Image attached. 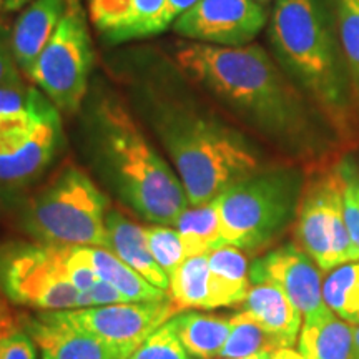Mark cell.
<instances>
[{"mask_svg":"<svg viewBox=\"0 0 359 359\" xmlns=\"http://www.w3.org/2000/svg\"><path fill=\"white\" fill-rule=\"evenodd\" d=\"M353 338H354V359H359V325L353 326Z\"/></svg>","mask_w":359,"mask_h":359,"instance_id":"38","label":"cell"},{"mask_svg":"<svg viewBox=\"0 0 359 359\" xmlns=\"http://www.w3.org/2000/svg\"><path fill=\"white\" fill-rule=\"evenodd\" d=\"M257 2H268V0H257Z\"/></svg>","mask_w":359,"mask_h":359,"instance_id":"40","label":"cell"},{"mask_svg":"<svg viewBox=\"0 0 359 359\" xmlns=\"http://www.w3.org/2000/svg\"><path fill=\"white\" fill-rule=\"evenodd\" d=\"M67 8V0H32L20 13L11 34L12 53L17 65L27 75L55 32Z\"/></svg>","mask_w":359,"mask_h":359,"instance_id":"16","label":"cell"},{"mask_svg":"<svg viewBox=\"0 0 359 359\" xmlns=\"http://www.w3.org/2000/svg\"><path fill=\"white\" fill-rule=\"evenodd\" d=\"M87 293L90 294V298H92L93 306H109V304L130 303L114 285H110V283L105 280H100V278H98L95 285L92 286V290L87 291Z\"/></svg>","mask_w":359,"mask_h":359,"instance_id":"35","label":"cell"},{"mask_svg":"<svg viewBox=\"0 0 359 359\" xmlns=\"http://www.w3.org/2000/svg\"><path fill=\"white\" fill-rule=\"evenodd\" d=\"M127 359H195L175 333L172 323L161 325Z\"/></svg>","mask_w":359,"mask_h":359,"instance_id":"29","label":"cell"},{"mask_svg":"<svg viewBox=\"0 0 359 359\" xmlns=\"http://www.w3.org/2000/svg\"><path fill=\"white\" fill-rule=\"evenodd\" d=\"M296 243L321 271L359 262L343 213V190L338 170L314 182L299 201Z\"/></svg>","mask_w":359,"mask_h":359,"instance_id":"9","label":"cell"},{"mask_svg":"<svg viewBox=\"0 0 359 359\" xmlns=\"http://www.w3.org/2000/svg\"><path fill=\"white\" fill-rule=\"evenodd\" d=\"M257 0H200L172 25L175 34L217 47L250 45L266 25Z\"/></svg>","mask_w":359,"mask_h":359,"instance_id":"12","label":"cell"},{"mask_svg":"<svg viewBox=\"0 0 359 359\" xmlns=\"http://www.w3.org/2000/svg\"><path fill=\"white\" fill-rule=\"evenodd\" d=\"M98 161L125 203L151 224L173 226L190 206L172 167L156 154L128 111L103 100L90 116Z\"/></svg>","mask_w":359,"mask_h":359,"instance_id":"2","label":"cell"},{"mask_svg":"<svg viewBox=\"0 0 359 359\" xmlns=\"http://www.w3.org/2000/svg\"><path fill=\"white\" fill-rule=\"evenodd\" d=\"M145 233L148 250L151 257L158 263V266L167 273L168 278L173 275L183 262H187L190 257L188 248L182 235L172 226L165 224H151V226L143 228Z\"/></svg>","mask_w":359,"mask_h":359,"instance_id":"28","label":"cell"},{"mask_svg":"<svg viewBox=\"0 0 359 359\" xmlns=\"http://www.w3.org/2000/svg\"><path fill=\"white\" fill-rule=\"evenodd\" d=\"M336 19L349 82L359 93V0H338Z\"/></svg>","mask_w":359,"mask_h":359,"instance_id":"27","label":"cell"},{"mask_svg":"<svg viewBox=\"0 0 359 359\" xmlns=\"http://www.w3.org/2000/svg\"><path fill=\"white\" fill-rule=\"evenodd\" d=\"M208 253L188 258L170 276V298L182 309H212V288H210Z\"/></svg>","mask_w":359,"mask_h":359,"instance_id":"23","label":"cell"},{"mask_svg":"<svg viewBox=\"0 0 359 359\" xmlns=\"http://www.w3.org/2000/svg\"><path fill=\"white\" fill-rule=\"evenodd\" d=\"M338 170L343 190V213L354 248L359 253V168L351 160H343Z\"/></svg>","mask_w":359,"mask_h":359,"instance_id":"30","label":"cell"},{"mask_svg":"<svg viewBox=\"0 0 359 359\" xmlns=\"http://www.w3.org/2000/svg\"><path fill=\"white\" fill-rule=\"evenodd\" d=\"M62 133L60 110L39 90L19 118L0 125V183L20 185L50 163Z\"/></svg>","mask_w":359,"mask_h":359,"instance_id":"10","label":"cell"},{"mask_svg":"<svg viewBox=\"0 0 359 359\" xmlns=\"http://www.w3.org/2000/svg\"><path fill=\"white\" fill-rule=\"evenodd\" d=\"M67 245H19L0 253V286L13 303L64 311L77 306L79 291L67 269Z\"/></svg>","mask_w":359,"mask_h":359,"instance_id":"8","label":"cell"},{"mask_svg":"<svg viewBox=\"0 0 359 359\" xmlns=\"http://www.w3.org/2000/svg\"><path fill=\"white\" fill-rule=\"evenodd\" d=\"M88 250L98 278L114 285L130 303L163 302L170 298L167 291L156 288L155 285L147 281L140 273L135 271L110 250L100 246H88Z\"/></svg>","mask_w":359,"mask_h":359,"instance_id":"22","label":"cell"},{"mask_svg":"<svg viewBox=\"0 0 359 359\" xmlns=\"http://www.w3.org/2000/svg\"><path fill=\"white\" fill-rule=\"evenodd\" d=\"M175 57L187 77L264 132L286 137L304 125L302 100L259 45L196 42L178 47Z\"/></svg>","mask_w":359,"mask_h":359,"instance_id":"1","label":"cell"},{"mask_svg":"<svg viewBox=\"0 0 359 359\" xmlns=\"http://www.w3.org/2000/svg\"><path fill=\"white\" fill-rule=\"evenodd\" d=\"M19 65H17L15 58L12 53L11 35L6 29L0 27V87L13 82H19Z\"/></svg>","mask_w":359,"mask_h":359,"instance_id":"34","label":"cell"},{"mask_svg":"<svg viewBox=\"0 0 359 359\" xmlns=\"http://www.w3.org/2000/svg\"><path fill=\"white\" fill-rule=\"evenodd\" d=\"M269 40L294 82L331 115L343 114L346 79L321 0H278Z\"/></svg>","mask_w":359,"mask_h":359,"instance_id":"4","label":"cell"},{"mask_svg":"<svg viewBox=\"0 0 359 359\" xmlns=\"http://www.w3.org/2000/svg\"><path fill=\"white\" fill-rule=\"evenodd\" d=\"M250 283L278 286L302 311L303 320L327 309L320 268L294 243L283 245L255 259L250 266Z\"/></svg>","mask_w":359,"mask_h":359,"instance_id":"13","label":"cell"},{"mask_svg":"<svg viewBox=\"0 0 359 359\" xmlns=\"http://www.w3.org/2000/svg\"><path fill=\"white\" fill-rule=\"evenodd\" d=\"M30 2H32V0H4V7H6V11L8 12H15Z\"/></svg>","mask_w":359,"mask_h":359,"instance_id":"37","label":"cell"},{"mask_svg":"<svg viewBox=\"0 0 359 359\" xmlns=\"http://www.w3.org/2000/svg\"><path fill=\"white\" fill-rule=\"evenodd\" d=\"M222 246L255 251L291 223L302 201V177L291 170L257 172L215 198Z\"/></svg>","mask_w":359,"mask_h":359,"instance_id":"6","label":"cell"},{"mask_svg":"<svg viewBox=\"0 0 359 359\" xmlns=\"http://www.w3.org/2000/svg\"><path fill=\"white\" fill-rule=\"evenodd\" d=\"M32 90V87H27L22 80L0 87V125L25 114L29 109Z\"/></svg>","mask_w":359,"mask_h":359,"instance_id":"32","label":"cell"},{"mask_svg":"<svg viewBox=\"0 0 359 359\" xmlns=\"http://www.w3.org/2000/svg\"><path fill=\"white\" fill-rule=\"evenodd\" d=\"M109 200L79 167L60 170L29 200L22 224L43 243L109 250Z\"/></svg>","mask_w":359,"mask_h":359,"instance_id":"5","label":"cell"},{"mask_svg":"<svg viewBox=\"0 0 359 359\" xmlns=\"http://www.w3.org/2000/svg\"><path fill=\"white\" fill-rule=\"evenodd\" d=\"M168 321L188 354L195 359L218 358L231 330V318L217 314L177 313Z\"/></svg>","mask_w":359,"mask_h":359,"instance_id":"21","label":"cell"},{"mask_svg":"<svg viewBox=\"0 0 359 359\" xmlns=\"http://www.w3.org/2000/svg\"><path fill=\"white\" fill-rule=\"evenodd\" d=\"M0 359H37L32 336L11 326L0 327Z\"/></svg>","mask_w":359,"mask_h":359,"instance_id":"33","label":"cell"},{"mask_svg":"<svg viewBox=\"0 0 359 359\" xmlns=\"http://www.w3.org/2000/svg\"><path fill=\"white\" fill-rule=\"evenodd\" d=\"M92 65L87 17L80 0H67L64 15L29 77L58 110L74 114L87 93Z\"/></svg>","mask_w":359,"mask_h":359,"instance_id":"7","label":"cell"},{"mask_svg":"<svg viewBox=\"0 0 359 359\" xmlns=\"http://www.w3.org/2000/svg\"><path fill=\"white\" fill-rule=\"evenodd\" d=\"M296 349L302 359H354L353 326L327 308L303 320Z\"/></svg>","mask_w":359,"mask_h":359,"instance_id":"19","label":"cell"},{"mask_svg":"<svg viewBox=\"0 0 359 359\" xmlns=\"http://www.w3.org/2000/svg\"><path fill=\"white\" fill-rule=\"evenodd\" d=\"M212 309L243 304L251 288L248 259L235 246H219L208 253Z\"/></svg>","mask_w":359,"mask_h":359,"instance_id":"20","label":"cell"},{"mask_svg":"<svg viewBox=\"0 0 359 359\" xmlns=\"http://www.w3.org/2000/svg\"><path fill=\"white\" fill-rule=\"evenodd\" d=\"M173 228L185 240L190 257L206 255L222 246L219 238V213L217 201L188 206L177 218Z\"/></svg>","mask_w":359,"mask_h":359,"instance_id":"24","label":"cell"},{"mask_svg":"<svg viewBox=\"0 0 359 359\" xmlns=\"http://www.w3.org/2000/svg\"><path fill=\"white\" fill-rule=\"evenodd\" d=\"M273 351H262L257 354H251V356H245V358H230V359H271Z\"/></svg>","mask_w":359,"mask_h":359,"instance_id":"39","label":"cell"},{"mask_svg":"<svg viewBox=\"0 0 359 359\" xmlns=\"http://www.w3.org/2000/svg\"><path fill=\"white\" fill-rule=\"evenodd\" d=\"M165 0H90V19L110 42L145 39L158 32Z\"/></svg>","mask_w":359,"mask_h":359,"instance_id":"14","label":"cell"},{"mask_svg":"<svg viewBox=\"0 0 359 359\" xmlns=\"http://www.w3.org/2000/svg\"><path fill=\"white\" fill-rule=\"evenodd\" d=\"M27 333L39 346L42 359H122L105 343L55 321L48 313L30 321Z\"/></svg>","mask_w":359,"mask_h":359,"instance_id":"17","label":"cell"},{"mask_svg":"<svg viewBox=\"0 0 359 359\" xmlns=\"http://www.w3.org/2000/svg\"><path fill=\"white\" fill-rule=\"evenodd\" d=\"M198 2L200 0H165V7L158 19V32H165L170 25L175 24L178 17H182Z\"/></svg>","mask_w":359,"mask_h":359,"instance_id":"36","label":"cell"},{"mask_svg":"<svg viewBox=\"0 0 359 359\" xmlns=\"http://www.w3.org/2000/svg\"><path fill=\"white\" fill-rule=\"evenodd\" d=\"M67 269L72 285L77 288L79 293H87L98 280L88 246H69Z\"/></svg>","mask_w":359,"mask_h":359,"instance_id":"31","label":"cell"},{"mask_svg":"<svg viewBox=\"0 0 359 359\" xmlns=\"http://www.w3.org/2000/svg\"><path fill=\"white\" fill-rule=\"evenodd\" d=\"M107 233H109V250L111 253L140 273L156 288L168 293L170 278L151 257L142 226L123 217L122 213L110 210L107 215Z\"/></svg>","mask_w":359,"mask_h":359,"instance_id":"18","label":"cell"},{"mask_svg":"<svg viewBox=\"0 0 359 359\" xmlns=\"http://www.w3.org/2000/svg\"><path fill=\"white\" fill-rule=\"evenodd\" d=\"M326 306L349 325H359V262L331 269L323 281Z\"/></svg>","mask_w":359,"mask_h":359,"instance_id":"25","label":"cell"},{"mask_svg":"<svg viewBox=\"0 0 359 359\" xmlns=\"http://www.w3.org/2000/svg\"><path fill=\"white\" fill-rule=\"evenodd\" d=\"M156 130L190 206L210 203L259 168L258 155L240 133L180 105L160 110Z\"/></svg>","mask_w":359,"mask_h":359,"instance_id":"3","label":"cell"},{"mask_svg":"<svg viewBox=\"0 0 359 359\" xmlns=\"http://www.w3.org/2000/svg\"><path fill=\"white\" fill-rule=\"evenodd\" d=\"M241 309L266 331L276 349L296 346L303 326V314L278 286L269 283L253 285Z\"/></svg>","mask_w":359,"mask_h":359,"instance_id":"15","label":"cell"},{"mask_svg":"<svg viewBox=\"0 0 359 359\" xmlns=\"http://www.w3.org/2000/svg\"><path fill=\"white\" fill-rule=\"evenodd\" d=\"M180 313L172 298L150 303H120L48 313L55 321L83 331L110 346L122 359Z\"/></svg>","mask_w":359,"mask_h":359,"instance_id":"11","label":"cell"},{"mask_svg":"<svg viewBox=\"0 0 359 359\" xmlns=\"http://www.w3.org/2000/svg\"><path fill=\"white\" fill-rule=\"evenodd\" d=\"M275 344L266 331L248 313L241 309L231 316V330L219 359L245 358L262 351H275Z\"/></svg>","mask_w":359,"mask_h":359,"instance_id":"26","label":"cell"},{"mask_svg":"<svg viewBox=\"0 0 359 359\" xmlns=\"http://www.w3.org/2000/svg\"><path fill=\"white\" fill-rule=\"evenodd\" d=\"M2 2H4V0H0V6H2Z\"/></svg>","mask_w":359,"mask_h":359,"instance_id":"41","label":"cell"}]
</instances>
